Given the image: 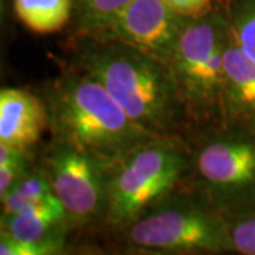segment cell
<instances>
[{
  "instance_id": "2",
  "label": "cell",
  "mask_w": 255,
  "mask_h": 255,
  "mask_svg": "<svg viewBox=\"0 0 255 255\" xmlns=\"http://www.w3.org/2000/svg\"><path fill=\"white\" fill-rule=\"evenodd\" d=\"M57 140L115 162L156 136L136 125L104 85L82 68L64 73L46 100Z\"/></svg>"
},
{
  "instance_id": "8",
  "label": "cell",
  "mask_w": 255,
  "mask_h": 255,
  "mask_svg": "<svg viewBox=\"0 0 255 255\" xmlns=\"http://www.w3.org/2000/svg\"><path fill=\"white\" fill-rule=\"evenodd\" d=\"M186 17L164 0H132L87 38L118 41L170 64Z\"/></svg>"
},
{
  "instance_id": "9",
  "label": "cell",
  "mask_w": 255,
  "mask_h": 255,
  "mask_svg": "<svg viewBox=\"0 0 255 255\" xmlns=\"http://www.w3.org/2000/svg\"><path fill=\"white\" fill-rule=\"evenodd\" d=\"M221 128L255 133V64L228 38L220 94Z\"/></svg>"
},
{
  "instance_id": "17",
  "label": "cell",
  "mask_w": 255,
  "mask_h": 255,
  "mask_svg": "<svg viewBox=\"0 0 255 255\" xmlns=\"http://www.w3.org/2000/svg\"><path fill=\"white\" fill-rule=\"evenodd\" d=\"M64 241L28 243L0 230V255H51L60 254Z\"/></svg>"
},
{
  "instance_id": "5",
  "label": "cell",
  "mask_w": 255,
  "mask_h": 255,
  "mask_svg": "<svg viewBox=\"0 0 255 255\" xmlns=\"http://www.w3.org/2000/svg\"><path fill=\"white\" fill-rule=\"evenodd\" d=\"M228 38L227 10L217 4L184 20L169 67L189 118H219Z\"/></svg>"
},
{
  "instance_id": "4",
  "label": "cell",
  "mask_w": 255,
  "mask_h": 255,
  "mask_svg": "<svg viewBox=\"0 0 255 255\" xmlns=\"http://www.w3.org/2000/svg\"><path fill=\"white\" fill-rule=\"evenodd\" d=\"M191 170L182 140L155 137L117 159L110 170L105 226L122 231Z\"/></svg>"
},
{
  "instance_id": "15",
  "label": "cell",
  "mask_w": 255,
  "mask_h": 255,
  "mask_svg": "<svg viewBox=\"0 0 255 255\" xmlns=\"http://www.w3.org/2000/svg\"><path fill=\"white\" fill-rule=\"evenodd\" d=\"M73 18L80 36H88L104 26L110 18L132 0H71Z\"/></svg>"
},
{
  "instance_id": "10",
  "label": "cell",
  "mask_w": 255,
  "mask_h": 255,
  "mask_svg": "<svg viewBox=\"0 0 255 255\" xmlns=\"http://www.w3.org/2000/svg\"><path fill=\"white\" fill-rule=\"evenodd\" d=\"M50 127L46 102L18 88H0V145L27 150Z\"/></svg>"
},
{
  "instance_id": "20",
  "label": "cell",
  "mask_w": 255,
  "mask_h": 255,
  "mask_svg": "<svg viewBox=\"0 0 255 255\" xmlns=\"http://www.w3.org/2000/svg\"><path fill=\"white\" fill-rule=\"evenodd\" d=\"M27 170L28 167H1L0 169V203L6 197L11 186Z\"/></svg>"
},
{
  "instance_id": "1",
  "label": "cell",
  "mask_w": 255,
  "mask_h": 255,
  "mask_svg": "<svg viewBox=\"0 0 255 255\" xmlns=\"http://www.w3.org/2000/svg\"><path fill=\"white\" fill-rule=\"evenodd\" d=\"M80 46L78 67L102 84L136 125L156 137H180L189 115L167 64L118 41L82 37Z\"/></svg>"
},
{
  "instance_id": "16",
  "label": "cell",
  "mask_w": 255,
  "mask_h": 255,
  "mask_svg": "<svg viewBox=\"0 0 255 255\" xmlns=\"http://www.w3.org/2000/svg\"><path fill=\"white\" fill-rule=\"evenodd\" d=\"M233 251L255 255V209L226 217Z\"/></svg>"
},
{
  "instance_id": "14",
  "label": "cell",
  "mask_w": 255,
  "mask_h": 255,
  "mask_svg": "<svg viewBox=\"0 0 255 255\" xmlns=\"http://www.w3.org/2000/svg\"><path fill=\"white\" fill-rule=\"evenodd\" d=\"M226 10L233 41L255 64V0H231Z\"/></svg>"
},
{
  "instance_id": "21",
  "label": "cell",
  "mask_w": 255,
  "mask_h": 255,
  "mask_svg": "<svg viewBox=\"0 0 255 255\" xmlns=\"http://www.w3.org/2000/svg\"><path fill=\"white\" fill-rule=\"evenodd\" d=\"M1 20H3V1L0 0V23H1Z\"/></svg>"
},
{
  "instance_id": "6",
  "label": "cell",
  "mask_w": 255,
  "mask_h": 255,
  "mask_svg": "<svg viewBox=\"0 0 255 255\" xmlns=\"http://www.w3.org/2000/svg\"><path fill=\"white\" fill-rule=\"evenodd\" d=\"M190 172L224 217L255 209V133L221 128L204 137Z\"/></svg>"
},
{
  "instance_id": "12",
  "label": "cell",
  "mask_w": 255,
  "mask_h": 255,
  "mask_svg": "<svg viewBox=\"0 0 255 255\" xmlns=\"http://www.w3.org/2000/svg\"><path fill=\"white\" fill-rule=\"evenodd\" d=\"M14 10L20 21L37 34L57 33L73 18L71 0H14Z\"/></svg>"
},
{
  "instance_id": "11",
  "label": "cell",
  "mask_w": 255,
  "mask_h": 255,
  "mask_svg": "<svg viewBox=\"0 0 255 255\" xmlns=\"http://www.w3.org/2000/svg\"><path fill=\"white\" fill-rule=\"evenodd\" d=\"M67 227L65 210L55 194L0 221V230L28 243L64 241Z\"/></svg>"
},
{
  "instance_id": "13",
  "label": "cell",
  "mask_w": 255,
  "mask_h": 255,
  "mask_svg": "<svg viewBox=\"0 0 255 255\" xmlns=\"http://www.w3.org/2000/svg\"><path fill=\"white\" fill-rule=\"evenodd\" d=\"M54 194L50 180L44 170L30 172L27 170L17 182L11 186L6 197L0 203L1 206V219L13 216L21 210L27 209L38 201Z\"/></svg>"
},
{
  "instance_id": "19",
  "label": "cell",
  "mask_w": 255,
  "mask_h": 255,
  "mask_svg": "<svg viewBox=\"0 0 255 255\" xmlns=\"http://www.w3.org/2000/svg\"><path fill=\"white\" fill-rule=\"evenodd\" d=\"M1 167H28L26 152L0 145V169Z\"/></svg>"
},
{
  "instance_id": "7",
  "label": "cell",
  "mask_w": 255,
  "mask_h": 255,
  "mask_svg": "<svg viewBox=\"0 0 255 255\" xmlns=\"http://www.w3.org/2000/svg\"><path fill=\"white\" fill-rule=\"evenodd\" d=\"M112 163L61 142H57L44 157L43 170L53 193L63 204L70 226L85 227L105 223Z\"/></svg>"
},
{
  "instance_id": "18",
  "label": "cell",
  "mask_w": 255,
  "mask_h": 255,
  "mask_svg": "<svg viewBox=\"0 0 255 255\" xmlns=\"http://www.w3.org/2000/svg\"><path fill=\"white\" fill-rule=\"evenodd\" d=\"M172 9L184 17L199 16L214 6V0H164Z\"/></svg>"
},
{
  "instance_id": "3",
  "label": "cell",
  "mask_w": 255,
  "mask_h": 255,
  "mask_svg": "<svg viewBox=\"0 0 255 255\" xmlns=\"http://www.w3.org/2000/svg\"><path fill=\"white\" fill-rule=\"evenodd\" d=\"M121 233L128 247L137 254L233 251L227 220L196 186L193 189L176 187Z\"/></svg>"
}]
</instances>
